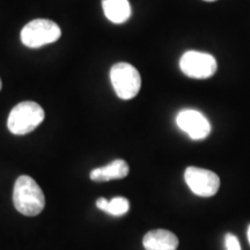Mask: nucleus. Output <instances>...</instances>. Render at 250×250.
I'll return each instance as SVG.
<instances>
[{"instance_id":"f8f14e48","label":"nucleus","mask_w":250,"mask_h":250,"mask_svg":"<svg viewBox=\"0 0 250 250\" xmlns=\"http://www.w3.org/2000/svg\"><path fill=\"white\" fill-rule=\"evenodd\" d=\"M225 246H226V250H241L239 239L230 233H227L225 236Z\"/></svg>"},{"instance_id":"423d86ee","label":"nucleus","mask_w":250,"mask_h":250,"mask_svg":"<svg viewBox=\"0 0 250 250\" xmlns=\"http://www.w3.org/2000/svg\"><path fill=\"white\" fill-rule=\"evenodd\" d=\"M184 180L190 190L201 197L214 196L220 187V180L217 174L198 167H188L184 173Z\"/></svg>"},{"instance_id":"0eeeda50","label":"nucleus","mask_w":250,"mask_h":250,"mask_svg":"<svg viewBox=\"0 0 250 250\" xmlns=\"http://www.w3.org/2000/svg\"><path fill=\"white\" fill-rule=\"evenodd\" d=\"M176 124L193 140L205 139L211 133V124L208 118L193 109L181 110L176 116Z\"/></svg>"},{"instance_id":"7ed1b4c3","label":"nucleus","mask_w":250,"mask_h":250,"mask_svg":"<svg viewBox=\"0 0 250 250\" xmlns=\"http://www.w3.org/2000/svg\"><path fill=\"white\" fill-rule=\"evenodd\" d=\"M61 36L62 30L58 24L48 19H35L21 30V42L31 49L55 43Z\"/></svg>"},{"instance_id":"ddd939ff","label":"nucleus","mask_w":250,"mask_h":250,"mask_svg":"<svg viewBox=\"0 0 250 250\" xmlns=\"http://www.w3.org/2000/svg\"><path fill=\"white\" fill-rule=\"evenodd\" d=\"M248 240H249V243H250V226L248 227Z\"/></svg>"},{"instance_id":"4468645a","label":"nucleus","mask_w":250,"mask_h":250,"mask_svg":"<svg viewBox=\"0 0 250 250\" xmlns=\"http://www.w3.org/2000/svg\"><path fill=\"white\" fill-rule=\"evenodd\" d=\"M1 87H2V83H1V79H0V90H1Z\"/></svg>"},{"instance_id":"f03ea898","label":"nucleus","mask_w":250,"mask_h":250,"mask_svg":"<svg viewBox=\"0 0 250 250\" xmlns=\"http://www.w3.org/2000/svg\"><path fill=\"white\" fill-rule=\"evenodd\" d=\"M45 114L39 103L23 101L12 109L8 115L7 127L13 134L23 136L30 133L44 121Z\"/></svg>"},{"instance_id":"f257e3e1","label":"nucleus","mask_w":250,"mask_h":250,"mask_svg":"<svg viewBox=\"0 0 250 250\" xmlns=\"http://www.w3.org/2000/svg\"><path fill=\"white\" fill-rule=\"evenodd\" d=\"M13 203L21 214L35 217L44 208L45 197L35 180L28 175H21L14 184Z\"/></svg>"},{"instance_id":"9d476101","label":"nucleus","mask_w":250,"mask_h":250,"mask_svg":"<svg viewBox=\"0 0 250 250\" xmlns=\"http://www.w3.org/2000/svg\"><path fill=\"white\" fill-rule=\"evenodd\" d=\"M104 15L110 22L122 24L131 17V6L129 0H102Z\"/></svg>"},{"instance_id":"6e6552de","label":"nucleus","mask_w":250,"mask_h":250,"mask_svg":"<svg viewBox=\"0 0 250 250\" xmlns=\"http://www.w3.org/2000/svg\"><path fill=\"white\" fill-rule=\"evenodd\" d=\"M143 245L146 250H176L179 239L167 229H154L144 236Z\"/></svg>"},{"instance_id":"2eb2a0df","label":"nucleus","mask_w":250,"mask_h":250,"mask_svg":"<svg viewBox=\"0 0 250 250\" xmlns=\"http://www.w3.org/2000/svg\"><path fill=\"white\" fill-rule=\"evenodd\" d=\"M204 1H208V2H212V1H215V0H204Z\"/></svg>"},{"instance_id":"20e7f679","label":"nucleus","mask_w":250,"mask_h":250,"mask_svg":"<svg viewBox=\"0 0 250 250\" xmlns=\"http://www.w3.org/2000/svg\"><path fill=\"white\" fill-rule=\"evenodd\" d=\"M110 80L115 93L122 100H131L138 95L142 78L138 70L129 62H117L110 70Z\"/></svg>"},{"instance_id":"1a4fd4ad","label":"nucleus","mask_w":250,"mask_h":250,"mask_svg":"<svg viewBox=\"0 0 250 250\" xmlns=\"http://www.w3.org/2000/svg\"><path fill=\"white\" fill-rule=\"evenodd\" d=\"M130 168L126 161L117 159L107 166L95 168L90 171L89 177L95 182H107L111 180H121L129 175Z\"/></svg>"},{"instance_id":"9b49d317","label":"nucleus","mask_w":250,"mask_h":250,"mask_svg":"<svg viewBox=\"0 0 250 250\" xmlns=\"http://www.w3.org/2000/svg\"><path fill=\"white\" fill-rule=\"evenodd\" d=\"M96 206L105 213L120 217V215H123L129 211L130 203L124 197H115L111 201H108L105 198H99L96 201Z\"/></svg>"},{"instance_id":"39448f33","label":"nucleus","mask_w":250,"mask_h":250,"mask_svg":"<svg viewBox=\"0 0 250 250\" xmlns=\"http://www.w3.org/2000/svg\"><path fill=\"white\" fill-rule=\"evenodd\" d=\"M217 61L213 56L201 51H187L180 59V68L192 79H208L217 71Z\"/></svg>"}]
</instances>
